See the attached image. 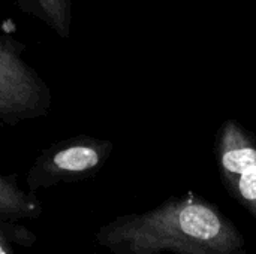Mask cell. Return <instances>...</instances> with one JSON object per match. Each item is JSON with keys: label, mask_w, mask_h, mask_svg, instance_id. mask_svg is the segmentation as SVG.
<instances>
[{"label": "cell", "mask_w": 256, "mask_h": 254, "mask_svg": "<svg viewBox=\"0 0 256 254\" xmlns=\"http://www.w3.org/2000/svg\"><path fill=\"white\" fill-rule=\"evenodd\" d=\"M94 241L111 254H246L237 226L194 193L146 213L118 216L96 231Z\"/></svg>", "instance_id": "obj_1"}, {"label": "cell", "mask_w": 256, "mask_h": 254, "mask_svg": "<svg viewBox=\"0 0 256 254\" xmlns=\"http://www.w3.org/2000/svg\"><path fill=\"white\" fill-rule=\"evenodd\" d=\"M26 51L21 40L0 34V127L40 120L51 112V88L26 60Z\"/></svg>", "instance_id": "obj_2"}, {"label": "cell", "mask_w": 256, "mask_h": 254, "mask_svg": "<svg viewBox=\"0 0 256 254\" xmlns=\"http://www.w3.org/2000/svg\"><path fill=\"white\" fill-rule=\"evenodd\" d=\"M114 144L92 135H76L44 148L26 175V190L36 193L62 184L96 177L105 166Z\"/></svg>", "instance_id": "obj_3"}, {"label": "cell", "mask_w": 256, "mask_h": 254, "mask_svg": "<svg viewBox=\"0 0 256 254\" xmlns=\"http://www.w3.org/2000/svg\"><path fill=\"white\" fill-rule=\"evenodd\" d=\"M218 151L225 187L256 220V145L236 121H228Z\"/></svg>", "instance_id": "obj_4"}, {"label": "cell", "mask_w": 256, "mask_h": 254, "mask_svg": "<svg viewBox=\"0 0 256 254\" xmlns=\"http://www.w3.org/2000/svg\"><path fill=\"white\" fill-rule=\"evenodd\" d=\"M42 211V202L34 193L21 189L15 175L0 174V220H36Z\"/></svg>", "instance_id": "obj_5"}, {"label": "cell", "mask_w": 256, "mask_h": 254, "mask_svg": "<svg viewBox=\"0 0 256 254\" xmlns=\"http://www.w3.org/2000/svg\"><path fill=\"white\" fill-rule=\"evenodd\" d=\"M15 3L22 13L40 21L60 39L70 37L74 0H15Z\"/></svg>", "instance_id": "obj_6"}, {"label": "cell", "mask_w": 256, "mask_h": 254, "mask_svg": "<svg viewBox=\"0 0 256 254\" xmlns=\"http://www.w3.org/2000/svg\"><path fill=\"white\" fill-rule=\"evenodd\" d=\"M36 241V234L20 225V222L0 220V254H16L14 244L20 247H33Z\"/></svg>", "instance_id": "obj_7"}]
</instances>
